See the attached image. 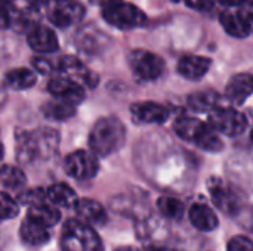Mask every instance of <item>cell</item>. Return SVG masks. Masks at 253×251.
<instances>
[{
  "label": "cell",
  "mask_w": 253,
  "mask_h": 251,
  "mask_svg": "<svg viewBox=\"0 0 253 251\" xmlns=\"http://www.w3.org/2000/svg\"><path fill=\"white\" fill-rule=\"evenodd\" d=\"M126 139L123 123L114 117H105L95 123L89 135V146L95 155L108 157L120 149Z\"/></svg>",
  "instance_id": "obj_1"
},
{
  "label": "cell",
  "mask_w": 253,
  "mask_h": 251,
  "mask_svg": "<svg viewBox=\"0 0 253 251\" xmlns=\"http://www.w3.org/2000/svg\"><path fill=\"white\" fill-rule=\"evenodd\" d=\"M61 249L62 251H102V243L90 225L71 219L62 228Z\"/></svg>",
  "instance_id": "obj_2"
},
{
  "label": "cell",
  "mask_w": 253,
  "mask_h": 251,
  "mask_svg": "<svg viewBox=\"0 0 253 251\" xmlns=\"http://www.w3.org/2000/svg\"><path fill=\"white\" fill-rule=\"evenodd\" d=\"M102 16L110 25L120 30H130L147 24V15L138 6L126 1L104 7Z\"/></svg>",
  "instance_id": "obj_3"
},
{
  "label": "cell",
  "mask_w": 253,
  "mask_h": 251,
  "mask_svg": "<svg viewBox=\"0 0 253 251\" xmlns=\"http://www.w3.org/2000/svg\"><path fill=\"white\" fill-rule=\"evenodd\" d=\"M127 59L133 74L141 80H147V81L156 80L165 71V61L159 55L145 49L132 50Z\"/></svg>",
  "instance_id": "obj_4"
},
{
  "label": "cell",
  "mask_w": 253,
  "mask_h": 251,
  "mask_svg": "<svg viewBox=\"0 0 253 251\" xmlns=\"http://www.w3.org/2000/svg\"><path fill=\"white\" fill-rule=\"evenodd\" d=\"M209 126L228 136H239L248 127L246 117L234 108H215L209 114Z\"/></svg>",
  "instance_id": "obj_5"
},
{
  "label": "cell",
  "mask_w": 253,
  "mask_h": 251,
  "mask_svg": "<svg viewBox=\"0 0 253 251\" xmlns=\"http://www.w3.org/2000/svg\"><path fill=\"white\" fill-rule=\"evenodd\" d=\"M64 169L68 176L77 180H87L98 173L99 164L93 154L80 149L67 155L64 161Z\"/></svg>",
  "instance_id": "obj_6"
},
{
  "label": "cell",
  "mask_w": 253,
  "mask_h": 251,
  "mask_svg": "<svg viewBox=\"0 0 253 251\" xmlns=\"http://www.w3.org/2000/svg\"><path fill=\"white\" fill-rule=\"evenodd\" d=\"M47 90L61 101H65L71 105H77L84 99V89L79 81H74L73 78L59 75L53 77L47 83Z\"/></svg>",
  "instance_id": "obj_7"
},
{
  "label": "cell",
  "mask_w": 253,
  "mask_h": 251,
  "mask_svg": "<svg viewBox=\"0 0 253 251\" xmlns=\"http://www.w3.org/2000/svg\"><path fill=\"white\" fill-rule=\"evenodd\" d=\"M209 191H211V197L215 203V206L224 212L225 215H236L239 210V198L236 195V192L231 189V186H228L222 179L219 178H212L208 183Z\"/></svg>",
  "instance_id": "obj_8"
},
{
  "label": "cell",
  "mask_w": 253,
  "mask_h": 251,
  "mask_svg": "<svg viewBox=\"0 0 253 251\" xmlns=\"http://www.w3.org/2000/svg\"><path fill=\"white\" fill-rule=\"evenodd\" d=\"M130 114L135 123L139 124H160L169 117V109L157 102H136L130 107Z\"/></svg>",
  "instance_id": "obj_9"
},
{
  "label": "cell",
  "mask_w": 253,
  "mask_h": 251,
  "mask_svg": "<svg viewBox=\"0 0 253 251\" xmlns=\"http://www.w3.org/2000/svg\"><path fill=\"white\" fill-rule=\"evenodd\" d=\"M27 40H28L30 47L34 52L43 53V55L53 53L59 47L58 37H56L55 31H52L46 25H36L34 28H31Z\"/></svg>",
  "instance_id": "obj_10"
},
{
  "label": "cell",
  "mask_w": 253,
  "mask_h": 251,
  "mask_svg": "<svg viewBox=\"0 0 253 251\" xmlns=\"http://www.w3.org/2000/svg\"><path fill=\"white\" fill-rule=\"evenodd\" d=\"M86 10L83 4L77 1H68V3H61L55 6L53 9L49 10V19L53 25L59 28L70 27L71 24L80 21L84 16Z\"/></svg>",
  "instance_id": "obj_11"
},
{
  "label": "cell",
  "mask_w": 253,
  "mask_h": 251,
  "mask_svg": "<svg viewBox=\"0 0 253 251\" xmlns=\"http://www.w3.org/2000/svg\"><path fill=\"white\" fill-rule=\"evenodd\" d=\"M253 93V75L248 72L236 74L225 87L227 99L234 105H242Z\"/></svg>",
  "instance_id": "obj_12"
},
{
  "label": "cell",
  "mask_w": 253,
  "mask_h": 251,
  "mask_svg": "<svg viewBox=\"0 0 253 251\" xmlns=\"http://www.w3.org/2000/svg\"><path fill=\"white\" fill-rule=\"evenodd\" d=\"M219 22L230 34L236 38H246L252 33V25L246 16L245 12H236V10H225L219 16Z\"/></svg>",
  "instance_id": "obj_13"
},
{
  "label": "cell",
  "mask_w": 253,
  "mask_h": 251,
  "mask_svg": "<svg viewBox=\"0 0 253 251\" xmlns=\"http://www.w3.org/2000/svg\"><path fill=\"white\" fill-rule=\"evenodd\" d=\"M212 65V61L206 56L200 55H185L179 59L178 62V72L191 81L200 80L202 77L206 75Z\"/></svg>",
  "instance_id": "obj_14"
},
{
  "label": "cell",
  "mask_w": 253,
  "mask_h": 251,
  "mask_svg": "<svg viewBox=\"0 0 253 251\" xmlns=\"http://www.w3.org/2000/svg\"><path fill=\"white\" fill-rule=\"evenodd\" d=\"M73 209L77 215V219L86 225H90V226L92 225H101L107 219L104 207L98 201L90 200V198L79 200Z\"/></svg>",
  "instance_id": "obj_15"
},
{
  "label": "cell",
  "mask_w": 253,
  "mask_h": 251,
  "mask_svg": "<svg viewBox=\"0 0 253 251\" xmlns=\"http://www.w3.org/2000/svg\"><path fill=\"white\" fill-rule=\"evenodd\" d=\"M46 201L53 207L71 209L79 201L76 192L67 183H53L46 191Z\"/></svg>",
  "instance_id": "obj_16"
},
{
  "label": "cell",
  "mask_w": 253,
  "mask_h": 251,
  "mask_svg": "<svg viewBox=\"0 0 253 251\" xmlns=\"http://www.w3.org/2000/svg\"><path fill=\"white\" fill-rule=\"evenodd\" d=\"M190 222L191 225L203 232H209L213 231L218 226V217L213 213V210L211 207H208L206 204L202 203H196L191 206L190 209Z\"/></svg>",
  "instance_id": "obj_17"
},
{
  "label": "cell",
  "mask_w": 253,
  "mask_h": 251,
  "mask_svg": "<svg viewBox=\"0 0 253 251\" xmlns=\"http://www.w3.org/2000/svg\"><path fill=\"white\" fill-rule=\"evenodd\" d=\"M21 238L27 246H33V247H39L46 244L50 240V232L49 228L31 220V219H25L21 225L19 229Z\"/></svg>",
  "instance_id": "obj_18"
},
{
  "label": "cell",
  "mask_w": 253,
  "mask_h": 251,
  "mask_svg": "<svg viewBox=\"0 0 253 251\" xmlns=\"http://www.w3.org/2000/svg\"><path fill=\"white\" fill-rule=\"evenodd\" d=\"M27 217L43 225V226H46V228H52L59 222L61 215H59V210L56 207H53L52 204L44 201V203L31 206L28 209Z\"/></svg>",
  "instance_id": "obj_19"
},
{
  "label": "cell",
  "mask_w": 253,
  "mask_h": 251,
  "mask_svg": "<svg viewBox=\"0 0 253 251\" xmlns=\"http://www.w3.org/2000/svg\"><path fill=\"white\" fill-rule=\"evenodd\" d=\"M36 72L30 68H15L4 74V84L13 90H25L36 84Z\"/></svg>",
  "instance_id": "obj_20"
},
{
  "label": "cell",
  "mask_w": 253,
  "mask_h": 251,
  "mask_svg": "<svg viewBox=\"0 0 253 251\" xmlns=\"http://www.w3.org/2000/svg\"><path fill=\"white\" fill-rule=\"evenodd\" d=\"M203 127H205V123H202L200 120H196L194 117H188V115L178 117L175 120V124H173L176 135L185 141H190V142L197 141Z\"/></svg>",
  "instance_id": "obj_21"
},
{
  "label": "cell",
  "mask_w": 253,
  "mask_h": 251,
  "mask_svg": "<svg viewBox=\"0 0 253 251\" xmlns=\"http://www.w3.org/2000/svg\"><path fill=\"white\" fill-rule=\"evenodd\" d=\"M42 112L49 120L65 121V120L71 118L76 114V108H74V105H71V104H68L65 101L53 99V101H49V102L43 104Z\"/></svg>",
  "instance_id": "obj_22"
},
{
  "label": "cell",
  "mask_w": 253,
  "mask_h": 251,
  "mask_svg": "<svg viewBox=\"0 0 253 251\" xmlns=\"http://www.w3.org/2000/svg\"><path fill=\"white\" fill-rule=\"evenodd\" d=\"M218 102H219V95L215 90L196 92V93L190 95V98H188L190 108L197 112L213 111L215 108H218Z\"/></svg>",
  "instance_id": "obj_23"
},
{
  "label": "cell",
  "mask_w": 253,
  "mask_h": 251,
  "mask_svg": "<svg viewBox=\"0 0 253 251\" xmlns=\"http://www.w3.org/2000/svg\"><path fill=\"white\" fill-rule=\"evenodd\" d=\"M157 207L160 213L172 220H179L184 216V203L173 197H162L157 201Z\"/></svg>",
  "instance_id": "obj_24"
},
{
  "label": "cell",
  "mask_w": 253,
  "mask_h": 251,
  "mask_svg": "<svg viewBox=\"0 0 253 251\" xmlns=\"http://www.w3.org/2000/svg\"><path fill=\"white\" fill-rule=\"evenodd\" d=\"M0 182L9 189H19L25 185V175L18 167L1 166L0 167Z\"/></svg>",
  "instance_id": "obj_25"
},
{
  "label": "cell",
  "mask_w": 253,
  "mask_h": 251,
  "mask_svg": "<svg viewBox=\"0 0 253 251\" xmlns=\"http://www.w3.org/2000/svg\"><path fill=\"white\" fill-rule=\"evenodd\" d=\"M194 143H197L205 151H219V149H222V141L216 135V130L212 129L209 124H205L202 133L199 135V138H197V141Z\"/></svg>",
  "instance_id": "obj_26"
},
{
  "label": "cell",
  "mask_w": 253,
  "mask_h": 251,
  "mask_svg": "<svg viewBox=\"0 0 253 251\" xmlns=\"http://www.w3.org/2000/svg\"><path fill=\"white\" fill-rule=\"evenodd\" d=\"M19 213V203L13 200L9 194L0 192V219H12Z\"/></svg>",
  "instance_id": "obj_27"
},
{
  "label": "cell",
  "mask_w": 253,
  "mask_h": 251,
  "mask_svg": "<svg viewBox=\"0 0 253 251\" xmlns=\"http://www.w3.org/2000/svg\"><path fill=\"white\" fill-rule=\"evenodd\" d=\"M46 201V194L43 189L37 188V189H30V191H24L22 194H19L18 197V203L24 204V206H36L40 203Z\"/></svg>",
  "instance_id": "obj_28"
},
{
  "label": "cell",
  "mask_w": 253,
  "mask_h": 251,
  "mask_svg": "<svg viewBox=\"0 0 253 251\" xmlns=\"http://www.w3.org/2000/svg\"><path fill=\"white\" fill-rule=\"evenodd\" d=\"M227 251H253V241L248 237H234L228 243Z\"/></svg>",
  "instance_id": "obj_29"
},
{
  "label": "cell",
  "mask_w": 253,
  "mask_h": 251,
  "mask_svg": "<svg viewBox=\"0 0 253 251\" xmlns=\"http://www.w3.org/2000/svg\"><path fill=\"white\" fill-rule=\"evenodd\" d=\"M31 64H33V67L36 68V71H39V72H42V74H50L52 71H55V61L47 59V58H44V56L33 58Z\"/></svg>",
  "instance_id": "obj_30"
},
{
  "label": "cell",
  "mask_w": 253,
  "mask_h": 251,
  "mask_svg": "<svg viewBox=\"0 0 253 251\" xmlns=\"http://www.w3.org/2000/svg\"><path fill=\"white\" fill-rule=\"evenodd\" d=\"M188 7L200 10V12H208L213 9L215 0H184Z\"/></svg>",
  "instance_id": "obj_31"
},
{
  "label": "cell",
  "mask_w": 253,
  "mask_h": 251,
  "mask_svg": "<svg viewBox=\"0 0 253 251\" xmlns=\"http://www.w3.org/2000/svg\"><path fill=\"white\" fill-rule=\"evenodd\" d=\"M10 22H12V16L7 9V4L0 3V30L10 27Z\"/></svg>",
  "instance_id": "obj_32"
},
{
  "label": "cell",
  "mask_w": 253,
  "mask_h": 251,
  "mask_svg": "<svg viewBox=\"0 0 253 251\" xmlns=\"http://www.w3.org/2000/svg\"><path fill=\"white\" fill-rule=\"evenodd\" d=\"M218 1L227 7H239V6H243L248 3V0H218Z\"/></svg>",
  "instance_id": "obj_33"
},
{
  "label": "cell",
  "mask_w": 253,
  "mask_h": 251,
  "mask_svg": "<svg viewBox=\"0 0 253 251\" xmlns=\"http://www.w3.org/2000/svg\"><path fill=\"white\" fill-rule=\"evenodd\" d=\"M92 4H98V6H102V7H108V6H113V4H117L123 0H89Z\"/></svg>",
  "instance_id": "obj_34"
},
{
  "label": "cell",
  "mask_w": 253,
  "mask_h": 251,
  "mask_svg": "<svg viewBox=\"0 0 253 251\" xmlns=\"http://www.w3.org/2000/svg\"><path fill=\"white\" fill-rule=\"evenodd\" d=\"M31 7H42V6H44L49 0H25Z\"/></svg>",
  "instance_id": "obj_35"
},
{
  "label": "cell",
  "mask_w": 253,
  "mask_h": 251,
  "mask_svg": "<svg viewBox=\"0 0 253 251\" xmlns=\"http://www.w3.org/2000/svg\"><path fill=\"white\" fill-rule=\"evenodd\" d=\"M142 251H179L175 250V249H169V247H157V246H151V247H147Z\"/></svg>",
  "instance_id": "obj_36"
},
{
  "label": "cell",
  "mask_w": 253,
  "mask_h": 251,
  "mask_svg": "<svg viewBox=\"0 0 253 251\" xmlns=\"http://www.w3.org/2000/svg\"><path fill=\"white\" fill-rule=\"evenodd\" d=\"M246 16H248V19H249V22H251V25H252V30H253V7H251V9L246 12Z\"/></svg>",
  "instance_id": "obj_37"
},
{
  "label": "cell",
  "mask_w": 253,
  "mask_h": 251,
  "mask_svg": "<svg viewBox=\"0 0 253 251\" xmlns=\"http://www.w3.org/2000/svg\"><path fill=\"white\" fill-rule=\"evenodd\" d=\"M114 251H139L138 249H135V247H119V249H116Z\"/></svg>",
  "instance_id": "obj_38"
},
{
  "label": "cell",
  "mask_w": 253,
  "mask_h": 251,
  "mask_svg": "<svg viewBox=\"0 0 253 251\" xmlns=\"http://www.w3.org/2000/svg\"><path fill=\"white\" fill-rule=\"evenodd\" d=\"M53 1H56L58 4H61V3H68V1H71V0H53Z\"/></svg>",
  "instance_id": "obj_39"
},
{
  "label": "cell",
  "mask_w": 253,
  "mask_h": 251,
  "mask_svg": "<svg viewBox=\"0 0 253 251\" xmlns=\"http://www.w3.org/2000/svg\"><path fill=\"white\" fill-rule=\"evenodd\" d=\"M3 151H4V149H3V143L0 142V158L3 157Z\"/></svg>",
  "instance_id": "obj_40"
},
{
  "label": "cell",
  "mask_w": 253,
  "mask_h": 251,
  "mask_svg": "<svg viewBox=\"0 0 253 251\" xmlns=\"http://www.w3.org/2000/svg\"><path fill=\"white\" fill-rule=\"evenodd\" d=\"M10 1H15V0H0V3H4V4H7V3H10Z\"/></svg>",
  "instance_id": "obj_41"
},
{
  "label": "cell",
  "mask_w": 253,
  "mask_h": 251,
  "mask_svg": "<svg viewBox=\"0 0 253 251\" xmlns=\"http://www.w3.org/2000/svg\"><path fill=\"white\" fill-rule=\"evenodd\" d=\"M172 1H181V0H172Z\"/></svg>",
  "instance_id": "obj_42"
},
{
  "label": "cell",
  "mask_w": 253,
  "mask_h": 251,
  "mask_svg": "<svg viewBox=\"0 0 253 251\" xmlns=\"http://www.w3.org/2000/svg\"><path fill=\"white\" fill-rule=\"evenodd\" d=\"M251 136H252V141H253V130H252V135H251Z\"/></svg>",
  "instance_id": "obj_43"
}]
</instances>
